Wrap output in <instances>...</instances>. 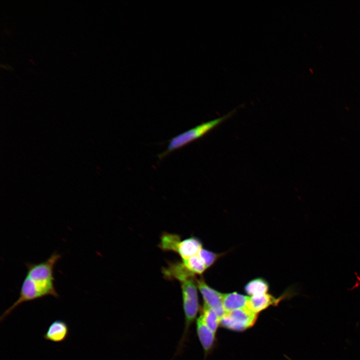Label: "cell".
<instances>
[{"label": "cell", "mask_w": 360, "mask_h": 360, "mask_svg": "<svg viewBox=\"0 0 360 360\" xmlns=\"http://www.w3.org/2000/svg\"><path fill=\"white\" fill-rule=\"evenodd\" d=\"M249 298L237 292L223 294L222 304L225 312L246 307Z\"/></svg>", "instance_id": "cell-11"}, {"label": "cell", "mask_w": 360, "mask_h": 360, "mask_svg": "<svg viewBox=\"0 0 360 360\" xmlns=\"http://www.w3.org/2000/svg\"><path fill=\"white\" fill-rule=\"evenodd\" d=\"M198 254L204 260L208 268L212 266L220 256V254H216L203 248L200 250Z\"/></svg>", "instance_id": "cell-16"}, {"label": "cell", "mask_w": 360, "mask_h": 360, "mask_svg": "<svg viewBox=\"0 0 360 360\" xmlns=\"http://www.w3.org/2000/svg\"><path fill=\"white\" fill-rule=\"evenodd\" d=\"M196 280L204 304L214 310L220 318H222L226 313L222 304L223 294L210 286L202 278Z\"/></svg>", "instance_id": "cell-5"}, {"label": "cell", "mask_w": 360, "mask_h": 360, "mask_svg": "<svg viewBox=\"0 0 360 360\" xmlns=\"http://www.w3.org/2000/svg\"><path fill=\"white\" fill-rule=\"evenodd\" d=\"M181 240V236L180 235L164 232L160 236L158 246L164 252L176 253Z\"/></svg>", "instance_id": "cell-12"}, {"label": "cell", "mask_w": 360, "mask_h": 360, "mask_svg": "<svg viewBox=\"0 0 360 360\" xmlns=\"http://www.w3.org/2000/svg\"><path fill=\"white\" fill-rule=\"evenodd\" d=\"M257 318L258 314L246 307L226 312L220 318V325L225 328L241 332L252 328Z\"/></svg>", "instance_id": "cell-4"}, {"label": "cell", "mask_w": 360, "mask_h": 360, "mask_svg": "<svg viewBox=\"0 0 360 360\" xmlns=\"http://www.w3.org/2000/svg\"><path fill=\"white\" fill-rule=\"evenodd\" d=\"M162 273L166 279L175 280L180 282L190 278L195 277L186 268L182 261L168 262V266L162 268Z\"/></svg>", "instance_id": "cell-8"}, {"label": "cell", "mask_w": 360, "mask_h": 360, "mask_svg": "<svg viewBox=\"0 0 360 360\" xmlns=\"http://www.w3.org/2000/svg\"><path fill=\"white\" fill-rule=\"evenodd\" d=\"M282 296L276 298L268 293L250 296L246 307L254 313L258 314L271 306L278 304L282 300Z\"/></svg>", "instance_id": "cell-9"}, {"label": "cell", "mask_w": 360, "mask_h": 360, "mask_svg": "<svg viewBox=\"0 0 360 360\" xmlns=\"http://www.w3.org/2000/svg\"><path fill=\"white\" fill-rule=\"evenodd\" d=\"M182 262L188 271L195 276L202 275L208 269L204 260L198 254L188 259L182 260Z\"/></svg>", "instance_id": "cell-15"}, {"label": "cell", "mask_w": 360, "mask_h": 360, "mask_svg": "<svg viewBox=\"0 0 360 360\" xmlns=\"http://www.w3.org/2000/svg\"><path fill=\"white\" fill-rule=\"evenodd\" d=\"M245 292L250 296H256L267 294L269 290L268 282L258 278L248 282L244 286Z\"/></svg>", "instance_id": "cell-13"}, {"label": "cell", "mask_w": 360, "mask_h": 360, "mask_svg": "<svg viewBox=\"0 0 360 360\" xmlns=\"http://www.w3.org/2000/svg\"><path fill=\"white\" fill-rule=\"evenodd\" d=\"M69 328L66 322L56 320L52 322L44 334V338L54 343L62 342L68 338Z\"/></svg>", "instance_id": "cell-7"}, {"label": "cell", "mask_w": 360, "mask_h": 360, "mask_svg": "<svg viewBox=\"0 0 360 360\" xmlns=\"http://www.w3.org/2000/svg\"><path fill=\"white\" fill-rule=\"evenodd\" d=\"M196 280V277H192L180 282L184 315V328L176 353L180 352L183 348L188 339L190 327L196 319L199 311L198 288Z\"/></svg>", "instance_id": "cell-2"}, {"label": "cell", "mask_w": 360, "mask_h": 360, "mask_svg": "<svg viewBox=\"0 0 360 360\" xmlns=\"http://www.w3.org/2000/svg\"><path fill=\"white\" fill-rule=\"evenodd\" d=\"M200 316L206 326L214 333L220 325V318L214 310L206 305H203L201 308Z\"/></svg>", "instance_id": "cell-14"}, {"label": "cell", "mask_w": 360, "mask_h": 360, "mask_svg": "<svg viewBox=\"0 0 360 360\" xmlns=\"http://www.w3.org/2000/svg\"><path fill=\"white\" fill-rule=\"evenodd\" d=\"M61 258V255L54 252L45 261L38 263H26V275L20 287L18 300L8 308L0 317L2 322L18 306L51 296L58 298L60 296L54 286V268Z\"/></svg>", "instance_id": "cell-1"}, {"label": "cell", "mask_w": 360, "mask_h": 360, "mask_svg": "<svg viewBox=\"0 0 360 360\" xmlns=\"http://www.w3.org/2000/svg\"><path fill=\"white\" fill-rule=\"evenodd\" d=\"M196 333L206 355L212 349L216 341L214 334L205 324L200 316L196 321Z\"/></svg>", "instance_id": "cell-6"}, {"label": "cell", "mask_w": 360, "mask_h": 360, "mask_svg": "<svg viewBox=\"0 0 360 360\" xmlns=\"http://www.w3.org/2000/svg\"><path fill=\"white\" fill-rule=\"evenodd\" d=\"M234 112L235 110L222 116L203 122L172 138L168 141V144L166 150L159 154L158 157L160 160H162L172 152L180 149L194 140L202 137L229 118L234 114Z\"/></svg>", "instance_id": "cell-3"}, {"label": "cell", "mask_w": 360, "mask_h": 360, "mask_svg": "<svg viewBox=\"0 0 360 360\" xmlns=\"http://www.w3.org/2000/svg\"><path fill=\"white\" fill-rule=\"evenodd\" d=\"M202 246L200 240L196 236H192L181 240L176 253L181 257L182 260H186L197 254L202 248Z\"/></svg>", "instance_id": "cell-10"}, {"label": "cell", "mask_w": 360, "mask_h": 360, "mask_svg": "<svg viewBox=\"0 0 360 360\" xmlns=\"http://www.w3.org/2000/svg\"><path fill=\"white\" fill-rule=\"evenodd\" d=\"M0 66H1L2 67V68H6V69H8V70L12 69V68L10 66H9L8 64H1Z\"/></svg>", "instance_id": "cell-17"}]
</instances>
